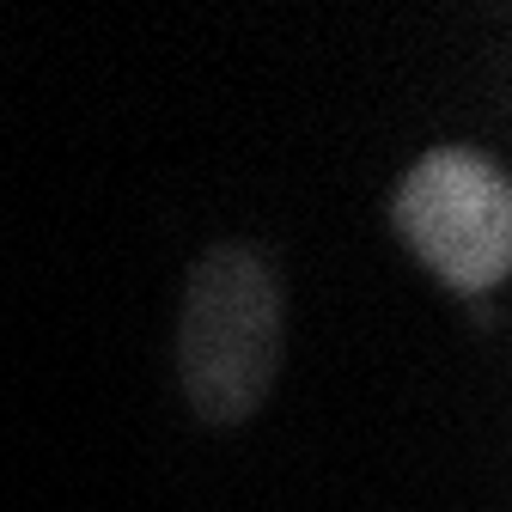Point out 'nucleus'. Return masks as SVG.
I'll return each mask as SVG.
<instances>
[{"instance_id":"nucleus-1","label":"nucleus","mask_w":512,"mask_h":512,"mask_svg":"<svg viewBox=\"0 0 512 512\" xmlns=\"http://www.w3.org/2000/svg\"><path fill=\"white\" fill-rule=\"evenodd\" d=\"M287 354V287L263 244H214L183 281L177 384L208 427H238L269 403Z\"/></svg>"},{"instance_id":"nucleus-2","label":"nucleus","mask_w":512,"mask_h":512,"mask_svg":"<svg viewBox=\"0 0 512 512\" xmlns=\"http://www.w3.org/2000/svg\"><path fill=\"white\" fill-rule=\"evenodd\" d=\"M391 226L452 293H488L512 269V177L482 147H433L391 189Z\"/></svg>"}]
</instances>
